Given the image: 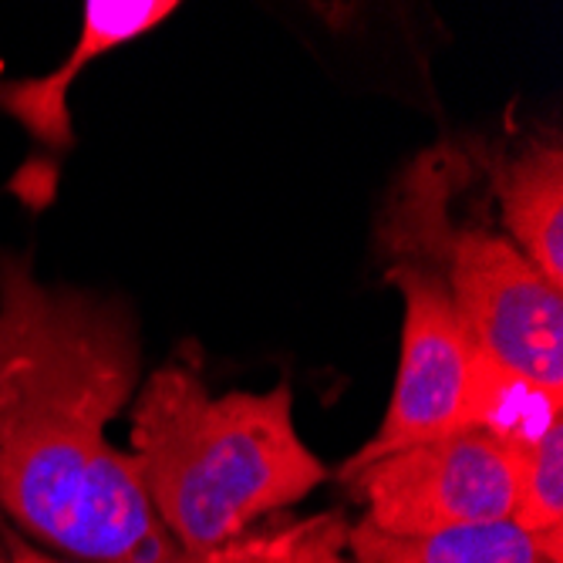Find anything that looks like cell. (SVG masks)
<instances>
[{
	"label": "cell",
	"instance_id": "1",
	"mask_svg": "<svg viewBox=\"0 0 563 563\" xmlns=\"http://www.w3.org/2000/svg\"><path fill=\"white\" fill-rule=\"evenodd\" d=\"M139 385V334L122 303L37 280L0 250V506L47 547L91 563L179 553L106 429Z\"/></svg>",
	"mask_w": 563,
	"mask_h": 563
},
{
	"label": "cell",
	"instance_id": "2",
	"mask_svg": "<svg viewBox=\"0 0 563 563\" xmlns=\"http://www.w3.org/2000/svg\"><path fill=\"white\" fill-rule=\"evenodd\" d=\"M129 459L152 514L186 550L230 543L328 479L294 426L287 385L213 398L186 362L145 378Z\"/></svg>",
	"mask_w": 563,
	"mask_h": 563
},
{
	"label": "cell",
	"instance_id": "3",
	"mask_svg": "<svg viewBox=\"0 0 563 563\" xmlns=\"http://www.w3.org/2000/svg\"><path fill=\"white\" fill-rule=\"evenodd\" d=\"M385 236L401 261L432 271L476 347L563 395V294L499 233L452 227L435 173H416Z\"/></svg>",
	"mask_w": 563,
	"mask_h": 563
},
{
	"label": "cell",
	"instance_id": "4",
	"mask_svg": "<svg viewBox=\"0 0 563 563\" xmlns=\"http://www.w3.org/2000/svg\"><path fill=\"white\" fill-rule=\"evenodd\" d=\"M341 476L365 503L362 523L388 537L499 523L517 509V452L483 429L401 449Z\"/></svg>",
	"mask_w": 563,
	"mask_h": 563
},
{
	"label": "cell",
	"instance_id": "5",
	"mask_svg": "<svg viewBox=\"0 0 563 563\" xmlns=\"http://www.w3.org/2000/svg\"><path fill=\"white\" fill-rule=\"evenodd\" d=\"M385 280L398 287L405 303L398 375L378 432L347 459L341 473L463 432L476 341L455 314L445 284L432 271L398 261L385 271Z\"/></svg>",
	"mask_w": 563,
	"mask_h": 563
},
{
	"label": "cell",
	"instance_id": "6",
	"mask_svg": "<svg viewBox=\"0 0 563 563\" xmlns=\"http://www.w3.org/2000/svg\"><path fill=\"white\" fill-rule=\"evenodd\" d=\"M173 11H179L176 0H88L81 8V34L68 58L47 75L0 81V112L21 122L34 142L68 152L75 145L68 109L75 78L101 55H112L115 47L159 27Z\"/></svg>",
	"mask_w": 563,
	"mask_h": 563
},
{
	"label": "cell",
	"instance_id": "7",
	"mask_svg": "<svg viewBox=\"0 0 563 563\" xmlns=\"http://www.w3.org/2000/svg\"><path fill=\"white\" fill-rule=\"evenodd\" d=\"M506 240L563 294V148L530 142L496 173Z\"/></svg>",
	"mask_w": 563,
	"mask_h": 563
},
{
	"label": "cell",
	"instance_id": "8",
	"mask_svg": "<svg viewBox=\"0 0 563 563\" xmlns=\"http://www.w3.org/2000/svg\"><path fill=\"white\" fill-rule=\"evenodd\" d=\"M347 520L338 509L314 517H271L250 527L230 543L210 550H186L163 563H354L347 553ZM11 563H62L41 550H31L18 533H4Z\"/></svg>",
	"mask_w": 563,
	"mask_h": 563
},
{
	"label": "cell",
	"instance_id": "9",
	"mask_svg": "<svg viewBox=\"0 0 563 563\" xmlns=\"http://www.w3.org/2000/svg\"><path fill=\"white\" fill-rule=\"evenodd\" d=\"M354 563H553L540 540L514 520L455 527L429 537H388L368 523L347 530Z\"/></svg>",
	"mask_w": 563,
	"mask_h": 563
},
{
	"label": "cell",
	"instance_id": "10",
	"mask_svg": "<svg viewBox=\"0 0 563 563\" xmlns=\"http://www.w3.org/2000/svg\"><path fill=\"white\" fill-rule=\"evenodd\" d=\"M563 422V395L547 391L527 375L499 365L483 347L473 354L463 432L483 429L509 449H523Z\"/></svg>",
	"mask_w": 563,
	"mask_h": 563
},
{
	"label": "cell",
	"instance_id": "11",
	"mask_svg": "<svg viewBox=\"0 0 563 563\" xmlns=\"http://www.w3.org/2000/svg\"><path fill=\"white\" fill-rule=\"evenodd\" d=\"M517 452L514 523L527 530L553 563H563V422Z\"/></svg>",
	"mask_w": 563,
	"mask_h": 563
},
{
	"label": "cell",
	"instance_id": "12",
	"mask_svg": "<svg viewBox=\"0 0 563 563\" xmlns=\"http://www.w3.org/2000/svg\"><path fill=\"white\" fill-rule=\"evenodd\" d=\"M0 563H11V560H8V553H4V550H0Z\"/></svg>",
	"mask_w": 563,
	"mask_h": 563
}]
</instances>
